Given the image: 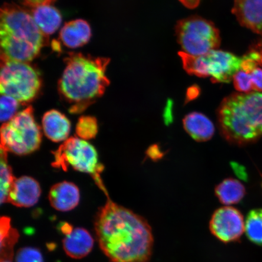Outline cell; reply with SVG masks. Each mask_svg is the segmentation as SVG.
<instances>
[{"mask_svg": "<svg viewBox=\"0 0 262 262\" xmlns=\"http://www.w3.org/2000/svg\"><path fill=\"white\" fill-rule=\"evenodd\" d=\"M91 35L89 24L84 19H77L64 25L60 32V39L65 47L75 49L86 45Z\"/></svg>", "mask_w": 262, "mask_h": 262, "instance_id": "obj_16", "label": "cell"}, {"mask_svg": "<svg viewBox=\"0 0 262 262\" xmlns=\"http://www.w3.org/2000/svg\"><path fill=\"white\" fill-rule=\"evenodd\" d=\"M47 248L49 251H54L56 248V245L54 243H49L47 245Z\"/></svg>", "mask_w": 262, "mask_h": 262, "instance_id": "obj_33", "label": "cell"}, {"mask_svg": "<svg viewBox=\"0 0 262 262\" xmlns=\"http://www.w3.org/2000/svg\"><path fill=\"white\" fill-rule=\"evenodd\" d=\"M245 231L249 240L262 246V209H253L248 213Z\"/></svg>", "mask_w": 262, "mask_h": 262, "instance_id": "obj_21", "label": "cell"}, {"mask_svg": "<svg viewBox=\"0 0 262 262\" xmlns=\"http://www.w3.org/2000/svg\"><path fill=\"white\" fill-rule=\"evenodd\" d=\"M58 229L65 236L71 234L72 232L74 230L73 226L70 224H68V223H62V224L59 225Z\"/></svg>", "mask_w": 262, "mask_h": 262, "instance_id": "obj_30", "label": "cell"}, {"mask_svg": "<svg viewBox=\"0 0 262 262\" xmlns=\"http://www.w3.org/2000/svg\"><path fill=\"white\" fill-rule=\"evenodd\" d=\"M16 262H44L43 257L38 249L24 247L19 249L15 255Z\"/></svg>", "mask_w": 262, "mask_h": 262, "instance_id": "obj_26", "label": "cell"}, {"mask_svg": "<svg viewBox=\"0 0 262 262\" xmlns=\"http://www.w3.org/2000/svg\"><path fill=\"white\" fill-rule=\"evenodd\" d=\"M209 229L214 236L224 243L238 241L245 230L244 216L238 209L224 206L212 214Z\"/></svg>", "mask_w": 262, "mask_h": 262, "instance_id": "obj_10", "label": "cell"}, {"mask_svg": "<svg viewBox=\"0 0 262 262\" xmlns=\"http://www.w3.org/2000/svg\"><path fill=\"white\" fill-rule=\"evenodd\" d=\"M98 129V123L96 118L92 116H82L78 121L75 131L77 137L88 141L96 137Z\"/></svg>", "mask_w": 262, "mask_h": 262, "instance_id": "obj_23", "label": "cell"}, {"mask_svg": "<svg viewBox=\"0 0 262 262\" xmlns=\"http://www.w3.org/2000/svg\"><path fill=\"white\" fill-rule=\"evenodd\" d=\"M176 34L184 52L194 56L215 50L221 45L218 29L212 22L198 16L179 21L176 26Z\"/></svg>", "mask_w": 262, "mask_h": 262, "instance_id": "obj_9", "label": "cell"}, {"mask_svg": "<svg viewBox=\"0 0 262 262\" xmlns=\"http://www.w3.org/2000/svg\"><path fill=\"white\" fill-rule=\"evenodd\" d=\"M219 129L228 142L243 146L262 136V93H235L224 98L217 111Z\"/></svg>", "mask_w": 262, "mask_h": 262, "instance_id": "obj_4", "label": "cell"}, {"mask_svg": "<svg viewBox=\"0 0 262 262\" xmlns=\"http://www.w3.org/2000/svg\"><path fill=\"white\" fill-rule=\"evenodd\" d=\"M179 1L189 9L195 8L200 3V0H179Z\"/></svg>", "mask_w": 262, "mask_h": 262, "instance_id": "obj_32", "label": "cell"}, {"mask_svg": "<svg viewBox=\"0 0 262 262\" xmlns=\"http://www.w3.org/2000/svg\"><path fill=\"white\" fill-rule=\"evenodd\" d=\"M199 93L198 87L195 86L190 87L188 90L187 94H186V98L188 101L194 100V98L199 96Z\"/></svg>", "mask_w": 262, "mask_h": 262, "instance_id": "obj_31", "label": "cell"}, {"mask_svg": "<svg viewBox=\"0 0 262 262\" xmlns=\"http://www.w3.org/2000/svg\"><path fill=\"white\" fill-rule=\"evenodd\" d=\"M94 245V240L90 232L82 228L74 229L63 241L65 253L75 259L86 257L93 250Z\"/></svg>", "mask_w": 262, "mask_h": 262, "instance_id": "obj_15", "label": "cell"}, {"mask_svg": "<svg viewBox=\"0 0 262 262\" xmlns=\"http://www.w3.org/2000/svg\"><path fill=\"white\" fill-rule=\"evenodd\" d=\"M53 155L54 161L52 166L54 168L64 171L72 168L77 171L89 173L97 185L103 182L100 176L103 166L98 163L96 148L87 140L79 137H71Z\"/></svg>", "mask_w": 262, "mask_h": 262, "instance_id": "obj_8", "label": "cell"}, {"mask_svg": "<svg viewBox=\"0 0 262 262\" xmlns=\"http://www.w3.org/2000/svg\"><path fill=\"white\" fill-rule=\"evenodd\" d=\"M232 13L242 26L262 35V0H234Z\"/></svg>", "mask_w": 262, "mask_h": 262, "instance_id": "obj_12", "label": "cell"}, {"mask_svg": "<svg viewBox=\"0 0 262 262\" xmlns=\"http://www.w3.org/2000/svg\"><path fill=\"white\" fill-rule=\"evenodd\" d=\"M97 212L95 231L101 250L111 262H149L154 247L148 222L111 201Z\"/></svg>", "mask_w": 262, "mask_h": 262, "instance_id": "obj_1", "label": "cell"}, {"mask_svg": "<svg viewBox=\"0 0 262 262\" xmlns=\"http://www.w3.org/2000/svg\"><path fill=\"white\" fill-rule=\"evenodd\" d=\"M41 84L40 74L32 66L1 55L2 95L14 98L19 103L27 104L38 96Z\"/></svg>", "mask_w": 262, "mask_h": 262, "instance_id": "obj_5", "label": "cell"}, {"mask_svg": "<svg viewBox=\"0 0 262 262\" xmlns=\"http://www.w3.org/2000/svg\"><path fill=\"white\" fill-rule=\"evenodd\" d=\"M40 127L35 120L32 106L16 114L1 127V149L18 156L35 151L41 142Z\"/></svg>", "mask_w": 262, "mask_h": 262, "instance_id": "obj_6", "label": "cell"}, {"mask_svg": "<svg viewBox=\"0 0 262 262\" xmlns=\"http://www.w3.org/2000/svg\"><path fill=\"white\" fill-rule=\"evenodd\" d=\"M186 132L199 142L210 140L215 133L214 124L204 114L198 112L189 113L183 120Z\"/></svg>", "mask_w": 262, "mask_h": 262, "instance_id": "obj_17", "label": "cell"}, {"mask_svg": "<svg viewBox=\"0 0 262 262\" xmlns=\"http://www.w3.org/2000/svg\"><path fill=\"white\" fill-rule=\"evenodd\" d=\"M249 74L253 81L254 90L262 93V68L257 66Z\"/></svg>", "mask_w": 262, "mask_h": 262, "instance_id": "obj_27", "label": "cell"}, {"mask_svg": "<svg viewBox=\"0 0 262 262\" xmlns=\"http://www.w3.org/2000/svg\"><path fill=\"white\" fill-rule=\"evenodd\" d=\"M8 152L1 149V204L8 202V198L10 190L15 178L13 176L11 166L8 162Z\"/></svg>", "mask_w": 262, "mask_h": 262, "instance_id": "obj_22", "label": "cell"}, {"mask_svg": "<svg viewBox=\"0 0 262 262\" xmlns=\"http://www.w3.org/2000/svg\"><path fill=\"white\" fill-rule=\"evenodd\" d=\"M19 237L17 230L11 227V219L7 217H2L0 221L1 261H12L14 257V247Z\"/></svg>", "mask_w": 262, "mask_h": 262, "instance_id": "obj_20", "label": "cell"}, {"mask_svg": "<svg viewBox=\"0 0 262 262\" xmlns=\"http://www.w3.org/2000/svg\"><path fill=\"white\" fill-rule=\"evenodd\" d=\"M247 55L256 62L258 67L262 68V42L253 46Z\"/></svg>", "mask_w": 262, "mask_h": 262, "instance_id": "obj_29", "label": "cell"}, {"mask_svg": "<svg viewBox=\"0 0 262 262\" xmlns=\"http://www.w3.org/2000/svg\"><path fill=\"white\" fill-rule=\"evenodd\" d=\"M179 54L188 74L202 78L211 77L214 83H229L241 70L242 58L228 52L212 50L200 56L184 52Z\"/></svg>", "mask_w": 262, "mask_h": 262, "instance_id": "obj_7", "label": "cell"}, {"mask_svg": "<svg viewBox=\"0 0 262 262\" xmlns=\"http://www.w3.org/2000/svg\"><path fill=\"white\" fill-rule=\"evenodd\" d=\"M1 262H12V261H9V260H3V261H1Z\"/></svg>", "mask_w": 262, "mask_h": 262, "instance_id": "obj_34", "label": "cell"}, {"mask_svg": "<svg viewBox=\"0 0 262 262\" xmlns=\"http://www.w3.org/2000/svg\"><path fill=\"white\" fill-rule=\"evenodd\" d=\"M79 189L73 183L62 182L51 188L49 202L56 210L67 212L73 210L79 204Z\"/></svg>", "mask_w": 262, "mask_h": 262, "instance_id": "obj_13", "label": "cell"}, {"mask_svg": "<svg viewBox=\"0 0 262 262\" xmlns=\"http://www.w3.org/2000/svg\"><path fill=\"white\" fill-rule=\"evenodd\" d=\"M42 127L45 135L54 142H65L71 133L70 120L60 111L52 110L44 114Z\"/></svg>", "mask_w": 262, "mask_h": 262, "instance_id": "obj_14", "label": "cell"}, {"mask_svg": "<svg viewBox=\"0 0 262 262\" xmlns=\"http://www.w3.org/2000/svg\"><path fill=\"white\" fill-rule=\"evenodd\" d=\"M31 15L39 29L48 37L56 32L61 24L60 11L52 5L32 9Z\"/></svg>", "mask_w": 262, "mask_h": 262, "instance_id": "obj_18", "label": "cell"}, {"mask_svg": "<svg viewBox=\"0 0 262 262\" xmlns=\"http://www.w3.org/2000/svg\"><path fill=\"white\" fill-rule=\"evenodd\" d=\"M19 104L14 98L2 95L0 101V119L2 122H8L16 116Z\"/></svg>", "mask_w": 262, "mask_h": 262, "instance_id": "obj_24", "label": "cell"}, {"mask_svg": "<svg viewBox=\"0 0 262 262\" xmlns=\"http://www.w3.org/2000/svg\"><path fill=\"white\" fill-rule=\"evenodd\" d=\"M0 42L3 56L29 63L47 44L43 34L27 10L14 3H5L0 14Z\"/></svg>", "mask_w": 262, "mask_h": 262, "instance_id": "obj_3", "label": "cell"}, {"mask_svg": "<svg viewBox=\"0 0 262 262\" xmlns=\"http://www.w3.org/2000/svg\"><path fill=\"white\" fill-rule=\"evenodd\" d=\"M215 194L222 204H238L246 194L245 186L237 180L227 179L216 186Z\"/></svg>", "mask_w": 262, "mask_h": 262, "instance_id": "obj_19", "label": "cell"}, {"mask_svg": "<svg viewBox=\"0 0 262 262\" xmlns=\"http://www.w3.org/2000/svg\"><path fill=\"white\" fill-rule=\"evenodd\" d=\"M233 83L235 90L238 93L249 94L254 90L253 81H252L250 75L240 70L234 75Z\"/></svg>", "mask_w": 262, "mask_h": 262, "instance_id": "obj_25", "label": "cell"}, {"mask_svg": "<svg viewBox=\"0 0 262 262\" xmlns=\"http://www.w3.org/2000/svg\"><path fill=\"white\" fill-rule=\"evenodd\" d=\"M22 5L31 9L40 6L52 5L56 0H18Z\"/></svg>", "mask_w": 262, "mask_h": 262, "instance_id": "obj_28", "label": "cell"}, {"mask_svg": "<svg viewBox=\"0 0 262 262\" xmlns=\"http://www.w3.org/2000/svg\"><path fill=\"white\" fill-rule=\"evenodd\" d=\"M110 58L70 53L58 81V91L72 114L83 112L102 97L110 81L106 75Z\"/></svg>", "mask_w": 262, "mask_h": 262, "instance_id": "obj_2", "label": "cell"}, {"mask_svg": "<svg viewBox=\"0 0 262 262\" xmlns=\"http://www.w3.org/2000/svg\"><path fill=\"white\" fill-rule=\"evenodd\" d=\"M41 195L37 180L28 176L15 179L8 195V202L17 207L29 208L35 205Z\"/></svg>", "mask_w": 262, "mask_h": 262, "instance_id": "obj_11", "label": "cell"}]
</instances>
